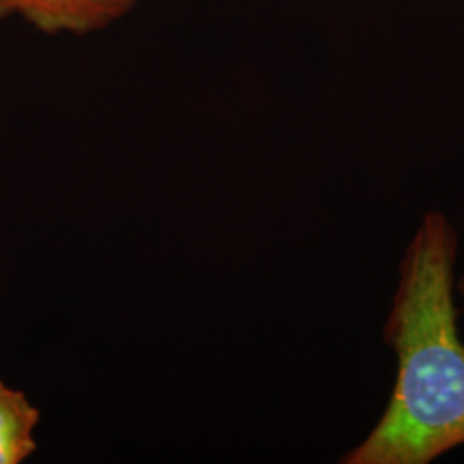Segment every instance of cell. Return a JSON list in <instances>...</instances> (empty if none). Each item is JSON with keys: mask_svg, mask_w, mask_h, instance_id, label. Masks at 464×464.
Wrapping results in <instances>:
<instances>
[{"mask_svg": "<svg viewBox=\"0 0 464 464\" xmlns=\"http://www.w3.org/2000/svg\"><path fill=\"white\" fill-rule=\"evenodd\" d=\"M458 234L427 212L399 266L383 341L398 358L392 394L343 464H429L464 446V343L454 304Z\"/></svg>", "mask_w": 464, "mask_h": 464, "instance_id": "obj_1", "label": "cell"}, {"mask_svg": "<svg viewBox=\"0 0 464 464\" xmlns=\"http://www.w3.org/2000/svg\"><path fill=\"white\" fill-rule=\"evenodd\" d=\"M458 293H459V295H461V298L464 299V274L463 277H461L459 282H458Z\"/></svg>", "mask_w": 464, "mask_h": 464, "instance_id": "obj_4", "label": "cell"}, {"mask_svg": "<svg viewBox=\"0 0 464 464\" xmlns=\"http://www.w3.org/2000/svg\"><path fill=\"white\" fill-rule=\"evenodd\" d=\"M40 413L0 381V464L23 463L34 449V430Z\"/></svg>", "mask_w": 464, "mask_h": 464, "instance_id": "obj_3", "label": "cell"}, {"mask_svg": "<svg viewBox=\"0 0 464 464\" xmlns=\"http://www.w3.org/2000/svg\"><path fill=\"white\" fill-rule=\"evenodd\" d=\"M140 0H0V19L23 17L36 30L86 34L128 14Z\"/></svg>", "mask_w": 464, "mask_h": 464, "instance_id": "obj_2", "label": "cell"}]
</instances>
